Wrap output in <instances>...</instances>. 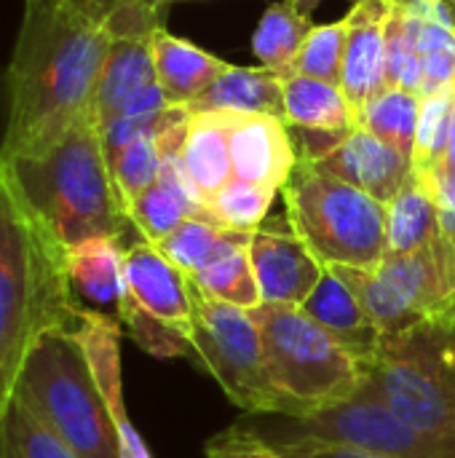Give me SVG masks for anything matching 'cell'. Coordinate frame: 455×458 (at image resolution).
<instances>
[{
    "mask_svg": "<svg viewBox=\"0 0 455 458\" xmlns=\"http://www.w3.org/2000/svg\"><path fill=\"white\" fill-rule=\"evenodd\" d=\"M110 43L78 0H24L5 70L0 161L38 153L91 115Z\"/></svg>",
    "mask_w": 455,
    "mask_h": 458,
    "instance_id": "cell-1",
    "label": "cell"
},
{
    "mask_svg": "<svg viewBox=\"0 0 455 458\" xmlns=\"http://www.w3.org/2000/svg\"><path fill=\"white\" fill-rule=\"evenodd\" d=\"M64 247L27 212L0 166V419L40 335L75 327Z\"/></svg>",
    "mask_w": 455,
    "mask_h": 458,
    "instance_id": "cell-2",
    "label": "cell"
},
{
    "mask_svg": "<svg viewBox=\"0 0 455 458\" xmlns=\"http://www.w3.org/2000/svg\"><path fill=\"white\" fill-rule=\"evenodd\" d=\"M0 166L27 212L64 250L91 236L126 242V233H134L118 201L94 113L48 148L0 161Z\"/></svg>",
    "mask_w": 455,
    "mask_h": 458,
    "instance_id": "cell-3",
    "label": "cell"
},
{
    "mask_svg": "<svg viewBox=\"0 0 455 458\" xmlns=\"http://www.w3.org/2000/svg\"><path fill=\"white\" fill-rule=\"evenodd\" d=\"M365 389L455 458V325L386 335L365 368Z\"/></svg>",
    "mask_w": 455,
    "mask_h": 458,
    "instance_id": "cell-4",
    "label": "cell"
},
{
    "mask_svg": "<svg viewBox=\"0 0 455 458\" xmlns=\"http://www.w3.org/2000/svg\"><path fill=\"white\" fill-rule=\"evenodd\" d=\"M13 394L80 458H118L107 405L72 327H56L38 338Z\"/></svg>",
    "mask_w": 455,
    "mask_h": 458,
    "instance_id": "cell-5",
    "label": "cell"
},
{
    "mask_svg": "<svg viewBox=\"0 0 455 458\" xmlns=\"http://www.w3.org/2000/svg\"><path fill=\"white\" fill-rule=\"evenodd\" d=\"M287 220L327 268H375L389 252L386 204L298 158L282 188Z\"/></svg>",
    "mask_w": 455,
    "mask_h": 458,
    "instance_id": "cell-6",
    "label": "cell"
},
{
    "mask_svg": "<svg viewBox=\"0 0 455 458\" xmlns=\"http://www.w3.org/2000/svg\"><path fill=\"white\" fill-rule=\"evenodd\" d=\"M274 386L290 405V421L351 400L365 368L298 306L263 303L252 311Z\"/></svg>",
    "mask_w": 455,
    "mask_h": 458,
    "instance_id": "cell-7",
    "label": "cell"
},
{
    "mask_svg": "<svg viewBox=\"0 0 455 458\" xmlns=\"http://www.w3.org/2000/svg\"><path fill=\"white\" fill-rule=\"evenodd\" d=\"M362 301L381 335L418 325H455V250L434 244L386 255L375 268H333Z\"/></svg>",
    "mask_w": 455,
    "mask_h": 458,
    "instance_id": "cell-8",
    "label": "cell"
},
{
    "mask_svg": "<svg viewBox=\"0 0 455 458\" xmlns=\"http://www.w3.org/2000/svg\"><path fill=\"white\" fill-rule=\"evenodd\" d=\"M126 290L115 317L142 352L158 360H188L196 319V287L150 242L134 239L123 255Z\"/></svg>",
    "mask_w": 455,
    "mask_h": 458,
    "instance_id": "cell-9",
    "label": "cell"
},
{
    "mask_svg": "<svg viewBox=\"0 0 455 458\" xmlns=\"http://www.w3.org/2000/svg\"><path fill=\"white\" fill-rule=\"evenodd\" d=\"M201 373L217 381L223 394L249 416H284L290 405L271 381L260 330L252 311L196 293L190 357Z\"/></svg>",
    "mask_w": 455,
    "mask_h": 458,
    "instance_id": "cell-10",
    "label": "cell"
},
{
    "mask_svg": "<svg viewBox=\"0 0 455 458\" xmlns=\"http://www.w3.org/2000/svg\"><path fill=\"white\" fill-rule=\"evenodd\" d=\"M298 435L349 443L383 458H451L437 443L400 419L370 389H362L333 408H322L292 421Z\"/></svg>",
    "mask_w": 455,
    "mask_h": 458,
    "instance_id": "cell-11",
    "label": "cell"
},
{
    "mask_svg": "<svg viewBox=\"0 0 455 458\" xmlns=\"http://www.w3.org/2000/svg\"><path fill=\"white\" fill-rule=\"evenodd\" d=\"M249 260L263 295L271 306H303L327 266L303 244L290 220H265L249 236Z\"/></svg>",
    "mask_w": 455,
    "mask_h": 458,
    "instance_id": "cell-12",
    "label": "cell"
},
{
    "mask_svg": "<svg viewBox=\"0 0 455 458\" xmlns=\"http://www.w3.org/2000/svg\"><path fill=\"white\" fill-rule=\"evenodd\" d=\"M99 394L107 405L115 440H118V458H153L150 448L145 445L142 435L129 419L126 400H123V376H121V335L123 327L115 314L97 311V309H78V322L72 327Z\"/></svg>",
    "mask_w": 455,
    "mask_h": 458,
    "instance_id": "cell-13",
    "label": "cell"
},
{
    "mask_svg": "<svg viewBox=\"0 0 455 458\" xmlns=\"http://www.w3.org/2000/svg\"><path fill=\"white\" fill-rule=\"evenodd\" d=\"M228 115L233 177L282 193L292 169L298 166V150L287 121L276 115Z\"/></svg>",
    "mask_w": 455,
    "mask_h": 458,
    "instance_id": "cell-14",
    "label": "cell"
},
{
    "mask_svg": "<svg viewBox=\"0 0 455 458\" xmlns=\"http://www.w3.org/2000/svg\"><path fill=\"white\" fill-rule=\"evenodd\" d=\"M386 0H357L346 13V48L341 67V89L354 113L365 110L386 83Z\"/></svg>",
    "mask_w": 455,
    "mask_h": 458,
    "instance_id": "cell-15",
    "label": "cell"
},
{
    "mask_svg": "<svg viewBox=\"0 0 455 458\" xmlns=\"http://www.w3.org/2000/svg\"><path fill=\"white\" fill-rule=\"evenodd\" d=\"M316 169L365 191L367 196L389 204L413 174V161L373 137L370 131L354 126L338 148L324 158L311 161Z\"/></svg>",
    "mask_w": 455,
    "mask_h": 458,
    "instance_id": "cell-16",
    "label": "cell"
},
{
    "mask_svg": "<svg viewBox=\"0 0 455 458\" xmlns=\"http://www.w3.org/2000/svg\"><path fill=\"white\" fill-rule=\"evenodd\" d=\"M314 322H319L354 360L367 368L381 349V330L375 327L373 317L357 298V293L333 271L327 268L314 293L300 306Z\"/></svg>",
    "mask_w": 455,
    "mask_h": 458,
    "instance_id": "cell-17",
    "label": "cell"
},
{
    "mask_svg": "<svg viewBox=\"0 0 455 458\" xmlns=\"http://www.w3.org/2000/svg\"><path fill=\"white\" fill-rule=\"evenodd\" d=\"M126 242L118 236H91L64 250V268L75 301L91 303L97 311L118 309L126 279H123V255Z\"/></svg>",
    "mask_w": 455,
    "mask_h": 458,
    "instance_id": "cell-18",
    "label": "cell"
},
{
    "mask_svg": "<svg viewBox=\"0 0 455 458\" xmlns=\"http://www.w3.org/2000/svg\"><path fill=\"white\" fill-rule=\"evenodd\" d=\"M150 51H153L156 78L166 102L182 107L196 102L204 91H209L212 83H217V78L231 67L225 59L193 46L185 38L166 32L164 27L153 32Z\"/></svg>",
    "mask_w": 455,
    "mask_h": 458,
    "instance_id": "cell-19",
    "label": "cell"
},
{
    "mask_svg": "<svg viewBox=\"0 0 455 458\" xmlns=\"http://www.w3.org/2000/svg\"><path fill=\"white\" fill-rule=\"evenodd\" d=\"M228 129H231L228 113H190L185 142L180 150L188 180L193 182L206 209L212 199L233 180Z\"/></svg>",
    "mask_w": 455,
    "mask_h": 458,
    "instance_id": "cell-20",
    "label": "cell"
},
{
    "mask_svg": "<svg viewBox=\"0 0 455 458\" xmlns=\"http://www.w3.org/2000/svg\"><path fill=\"white\" fill-rule=\"evenodd\" d=\"M190 113H241L284 118V78L265 67H228L209 91L188 105Z\"/></svg>",
    "mask_w": 455,
    "mask_h": 458,
    "instance_id": "cell-21",
    "label": "cell"
},
{
    "mask_svg": "<svg viewBox=\"0 0 455 458\" xmlns=\"http://www.w3.org/2000/svg\"><path fill=\"white\" fill-rule=\"evenodd\" d=\"M158 83L150 38H118L110 43L97 97H94V121L102 123L113 113H118L134 94L145 91L147 86Z\"/></svg>",
    "mask_w": 455,
    "mask_h": 458,
    "instance_id": "cell-22",
    "label": "cell"
},
{
    "mask_svg": "<svg viewBox=\"0 0 455 458\" xmlns=\"http://www.w3.org/2000/svg\"><path fill=\"white\" fill-rule=\"evenodd\" d=\"M386 255H405L424 250L440 239V212L434 185L421 174H410L402 191L386 204Z\"/></svg>",
    "mask_w": 455,
    "mask_h": 458,
    "instance_id": "cell-23",
    "label": "cell"
},
{
    "mask_svg": "<svg viewBox=\"0 0 455 458\" xmlns=\"http://www.w3.org/2000/svg\"><path fill=\"white\" fill-rule=\"evenodd\" d=\"M284 121L298 129L351 131L357 126V113L341 86L306 75H287Z\"/></svg>",
    "mask_w": 455,
    "mask_h": 458,
    "instance_id": "cell-24",
    "label": "cell"
},
{
    "mask_svg": "<svg viewBox=\"0 0 455 458\" xmlns=\"http://www.w3.org/2000/svg\"><path fill=\"white\" fill-rule=\"evenodd\" d=\"M311 16L298 11L290 0H279L265 8L260 16L255 35H252V51L260 62V67L287 78L295 70V62L300 56V48L311 32Z\"/></svg>",
    "mask_w": 455,
    "mask_h": 458,
    "instance_id": "cell-25",
    "label": "cell"
},
{
    "mask_svg": "<svg viewBox=\"0 0 455 458\" xmlns=\"http://www.w3.org/2000/svg\"><path fill=\"white\" fill-rule=\"evenodd\" d=\"M252 233L244 231H231L217 223L201 220V217H188L182 220L161 244H156L188 279H193L198 271L212 266L220 255L228 250L239 247L247 242Z\"/></svg>",
    "mask_w": 455,
    "mask_h": 458,
    "instance_id": "cell-26",
    "label": "cell"
},
{
    "mask_svg": "<svg viewBox=\"0 0 455 458\" xmlns=\"http://www.w3.org/2000/svg\"><path fill=\"white\" fill-rule=\"evenodd\" d=\"M418 115H421V94L389 86L365 110L357 113V126L413 161Z\"/></svg>",
    "mask_w": 455,
    "mask_h": 458,
    "instance_id": "cell-27",
    "label": "cell"
},
{
    "mask_svg": "<svg viewBox=\"0 0 455 458\" xmlns=\"http://www.w3.org/2000/svg\"><path fill=\"white\" fill-rule=\"evenodd\" d=\"M190 284L196 287L198 295L244 309V311H255L257 306H263V295H260L252 260H249V239L228 250L225 255H220L204 271H198L190 279Z\"/></svg>",
    "mask_w": 455,
    "mask_h": 458,
    "instance_id": "cell-28",
    "label": "cell"
},
{
    "mask_svg": "<svg viewBox=\"0 0 455 458\" xmlns=\"http://www.w3.org/2000/svg\"><path fill=\"white\" fill-rule=\"evenodd\" d=\"M0 458H80L21 397L0 419Z\"/></svg>",
    "mask_w": 455,
    "mask_h": 458,
    "instance_id": "cell-29",
    "label": "cell"
},
{
    "mask_svg": "<svg viewBox=\"0 0 455 458\" xmlns=\"http://www.w3.org/2000/svg\"><path fill=\"white\" fill-rule=\"evenodd\" d=\"M389 3L386 16V83L392 89H405L421 94V11L400 3Z\"/></svg>",
    "mask_w": 455,
    "mask_h": 458,
    "instance_id": "cell-30",
    "label": "cell"
},
{
    "mask_svg": "<svg viewBox=\"0 0 455 458\" xmlns=\"http://www.w3.org/2000/svg\"><path fill=\"white\" fill-rule=\"evenodd\" d=\"M455 91H440L421 97V115L416 131V150H413V172L424 180H434L442 169L448 145H451V126H453Z\"/></svg>",
    "mask_w": 455,
    "mask_h": 458,
    "instance_id": "cell-31",
    "label": "cell"
},
{
    "mask_svg": "<svg viewBox=\"0 0 455 458\" xmlns=\"http://www.w3.org/2000/svg\"><path fill=\"white\" fill-rule=\"evenodd\" d=\"M107 164H110V177H113L118 201L126 212V207L139 193H145L150 185L158 182L161 166H164L161 142H158V137L134 140V142L123 145L121 150H115L113 156H107Z\"/></svg>",
    "mask_w": 455,
    "mask_h": 458,
    "instance_id": "cell-32",
    "label": "cell"
},
{
    "mask_svg": "<svg viewBox=\"0 0 455 458\" xmlns=\"http://www.w3.org/2000/svg\"><path fill=\"white\" fill-rule=\"evenodd\" d=\"M274 199H276V191L263 188V185H252V182H241L233 177L212 199L209 212H212L217 225L252 233L255 228H260L268 220Z\"/></svg>",
    "mask_w": 455,
    "mask_h": 458,
    "instance_id": "cell-33",
    "label": "cell"
},
{
    "mask_svg": "<svg viewBox=\"0 0 455 458\" xmlns=\"http://www.w3.org/2000/svg\"><path fill=\"white\" fill-rule=\"evenodd\" d=\"M346 16L333 21V24H322V27H311L300 56L295 62L292 75H306V78H316V81H327L341 86V67H343V48H346Z\"/></svg>",
    "mask_w": 455,
    "mask_h": 458,
    "instance_id": "cell-34",
    "label": "cell"
},
{
    "mask_svg": "<svg viewBox=\"0 0 455 458\" xmlns=\"http://www.w3.org/2000/svg\"><path fill=\"white\" fill-rule=\"evenodd\" d=\"M204 458H287L274 440H265L260 432L247 424H231L212 435L204 445Z\"/></svg>",
    "mask_w": 455,
    "mask_h": 458,
    "instance_id": "cell-35",
    "label": "cell"
},
{
    "mask_svg": "<svg viewBox=\"0 0 455 458\" xmlns=\"http://www.w3.org/2000/svg\"><path fill=\"white\" fill-rule=\"evenodd\" d=\"M274 445L287 458H383L370 451H362L357 445H349V443H335V440L298 435V432H292L287 440L276 437Z\"/></svg>",
    "mask_w": 455,
    "mask_h": 458,
    "instance_id": "cell-36",
    "label": "cell"
},
{
    "mask_svg": "<svg viewBox=\"0 0 455 458\" xmlns=\"http://www.w3.org/2000/svg\"><path fill=\"white\" fill-rule=\"evenodd\" d=\"M440 172H445V174L455 177V105H453V126H451V145H448V156H445V164H442V169H440Z\"/></svg>",
    "mask_w": 455,
    "mask_h": 458,
    "instance_id": "cell-37",
    "label": "cell"
},
{
    "mask_svg": "<svg viewBox=\"0 0 455 458\" xmlns=\"http://www.w3.org/2000/svg\"><path fill=\"white\" fill-rule=\"evenodd\" d=\"M290 3H292L298 11H303L306 16H311V11H314L316 5H322L324 0H290ZM354 3H357V0H354Z\"/></svg>",
    "mask_w": 455,
    "mask_h": 458,
    "instance_id": "cell-38",
    "label": "cell"
},
{
    "mask_svg": "<svg viewBox=\"0 0 455 458\" xmlns=\"http://www.w3.org/2000/svg\"><path fill=\"white\" fill-rule=\"evenodd\" d=\"M451 3H453V13H455V0H451Z\"/></svg>",
    "mask_w": 455,
    "mask_h": 458,
    "instance_id": "cell-39",
    "label": "cell"
},
{
    "mask_svg": "<svg viewBox=\"0 0 455 458\" xmlns=\"http://www.w3.org/2000/svg\"><path fill=\"white\" fill-rule=\"evenodd\" d=\"M166 3H174V0H166Z\"/></svg>",
    "mask_w": 455,
    "mask_h": 458,
    "instance_id": "cell-40",
    "label": "cell"
}]
</instances>
